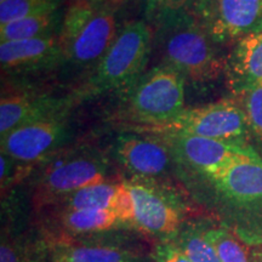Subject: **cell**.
Here are the masks:
<instances>
[{
    "label": "cell",
    "instance_id": "f1b7e54d",
    "mask_svg": "<svg viewBox=\"0 0 262 262\" xmlns=\"http://www.w3.org/2000/svg\"><path fill=\"white\" fill-rule=\"evenodd\" d=\"M74 3H81V4H86L91 6H104V5H112L113 0H71Z\"/></svg>",
    "mask_w": 262,
    "mask_h": 262
},
{
    "label": "cell",
    "instance_id": "4316f807",
    "mask_svg": "<svg viewBox=\"0 0 262 262\" xmlns=\"http://www.w3.org/2000/svg\"><path fill=\"white\" fill-rule=\"evenodd\" d=\"M204 0H166L157 18L179 14L185 11H194Z\"/></svg>",
    "mask_w": 262,
    "mask_h": 262
},
{
    "label": "cell",
    "instance_id": "ac0fdd59",
    "mask_svg": "<svg viewBox=\"0 0 262 262\" xmlns=\"http://www.w3.org/2000/svg\"><path fill=\"white\" fill-rule=\"evenodd\" d=\"M122 179L110 180V181L97 183L78 189L71 194L64 195L51 204L41 212H57V211H77V210H102L112 209L114 198L119 189Z\"/></svg>",
    "mask_w": 262,
    "mask_h": 262
},
{
    "label": "cell",
    "instance_id": "5b68a950",
    "mask_svg": "<svg viewBox=\"0 0 262 262\" xmlns=\"http://www.w3.org/2000/svg\"><path fill=\"white\" fill-rule=\"evenodd\" d=\"M185 84L186 78L176 70L157 66L127 90L124 114L137 127L164 125L185 110Z\"/></svg>",
    "mask_w": 262,
    "mask_h": 262
},
{
    "label": "cell",
    "instance_id": "2e32d148",
    "mask_svg": "<svg viewBox=\"0 0 262 262\" xmlns=\"http://www.w3.org/2000/svg\"><path fill=\"white\" fill-rule=\"evenodd\" d=\"M204 180L221 195L237 204L248 206L262 202V162L234 164Z\"/></svg>",
    "mask_w": 262,
    "mask_h": 262
},
{
    "label": "cell",
    "instance_id": "44dd1931",
    "mask_svg": "<svg viewBox=\"0 0 262 262\" xmlns=\"http://www.w3.org/2000/svg\"><path fill=\"white\" fill-rule=\"evenodd\" d=\"M206 235L221 262H257L250 251L251 245L226 226H214L209 222Z\"/></svg>",
    "mask_w": 262,
    "mask_h": 262
},
{
    "label": "cell",
    "instance_id": "52a82bcc",
    "mask_svg": "<svg viewBox=\"0 0 262 262\" xmlns=\"http://www.w3.org/2000/svg\"><path fill=\"white\" fill-rule=\"evenodd\" d=\"M152 245L139 232L118 228L48 247V262H149Z\"/></svg>",
    "mask_w": 262,
    "mask_h": 262
},
{
    "label": "cell",
    "instance_id": "30bf717a",
    "mask_svg": "<svg viewBox=\"0 0 262 262\" xmlns=\"http://www.w3.org/2000/svg\"><path fill=\"white\" fill-rule=\"evenodd\" d=\"M192 12L215 44L262 31V0H204Z\"/></svg>",
    "mask_w": 262,
    "mask_h": 262
},
{
    "label": "cell",
    "instance_id": "7a4b0ae2",
    "mask_svg": "<svg viewBox=\"0 0 262 262\" xmlns=\"http://www.w3.org/2000/svg\"><path fill=\"white\" fill-rule=\"evenodd\" d=\"M163 64L195 83L215 80L226 70L212 39L194 12L185 11L158 18Z\"/></svg>",
    "mask_w": 262,
    "mask_h": 262
},
{
    "label": "cell",
    "instance_id": "484cf974",
    "mask_svg": "<svg viewBox=\"0 0 262 262\" xmlns=\"http://www.w3.org/2000/svg\"><path fill=\"white\" fill-rule=\"evenodd\" d=\"M152 262H192L182 253L173 242L158 243L152 247L150 251Z\"/></svg>",
    "mask_w": 262,
    "mask_h": 262
},
{
    "label": "cell",
    "instance_id": "d6986e66",
    "mask_svg": "<svg viewBox=\"0 0 262 262\" xmlns=\"http://www.w3.org/2000/svg\"><path fill=\"white\" fill-rule=\"evenodd\" d=\"M64 12L62 10L32 15L0 26V42L60 34Z\"/></svg>",
    "mask_w": 262,
    "mask_h": 262
},
{
    "label": "cell",
    "instance_id": "cb8c5ba5",
    "mask_svg": "<svg viewBox=\"0 0 262 262\" xmlns=\"http://www.w3.org/2000/svg\"><path fill=\"white\" fill-rule=\"evenodd\" d=\"M243 108L248 118L249 130L262 148V88L243 94Z\"/></svg>",
    "mask_w": 262,
    "mask_h": 262
},
{
    "label": "cell",
    "instance_id": "9c48e42d",
    "mask_svg": "<svg viewBox=\"0 0 262 262\" xmlns=\"http://www.w3.org/2000/svg\"><path fill=\"white\" fill-rule=\"evenodd\" d=\"M112 156L130 176L170 182L175 160L158 135L136 129L123 131L114 140Z\"/></svg>",
    "mask_w": 262,
    "mask_h": 262
},
{
    "label": "cell",
    "instance_id": "3957f363",
    "mask_svg": "<svg viewBox=\"0 0 262 262\" xmlns=\"http://www.w3.org/2000/svg\"><path fill=\"white\" fill-rule=\"evenodd\" d=\"M150 40L152 32L146 21L127 22L75 96L83 100L131 89L142 77L149 60Z\"/></svg>",
    "mask_w": 262,
    "mask_h": 262
},
{
    "label": "cell",
    "instance_id": "7c38bea8",
    "mask_svg": "<svg viewBox=\"0 0 262 262\" xmlns=\"http://www.w3.org/2000/svg\"><path fill=\"white\" fill-rule=\"evenodd\" d=\"M118 32L112 5L100 6L63 48V61L74 68L93 71L113 44Z\"/></svg>",
    "mask_w": 262,
    "mask_h": 262
},
{
    "label": "cell",
    "instance_id": "8992f818",
    "mask_svg": "<svg viewBox=\"0 0 262 262\" xmlns=\"http://www.w3.org/2000/svg\"><path fill=\"white\" fill-rule=\"evenodd\" d=\"M150 134L162 137L171 149L175 164L196 178H210L238 163L262 162L257 150L249 143L206 139L185 134Z\"/></svg>",
    "mask_w": 262,
    "mask_h": 262
},
{
    "label": "cell",
    "instance_id": "7402d4cb",
    "mask_svg": "<svg viewBox=\"0 0 262 262\" xmlns=\"http://www.w3.org/2000/svg\"><path fill=\"white\" fill-rule=\"evenodd\" d=\"M63 0H4L0 3V26L32 15L61 10Z\"/></svg>",
    "mask_w": 262,
    "mask_h": 262
},
{
    "label": "cell",
    "instance_id": "ba28073f",
    "mask_svg": "<svg viewBox=\"0 0 262 262\" xmlns=\"http://www.w3.org/2000/svg\"><path fill=\"white\" fill-rule=\"evenodd\" d=\"M146 133H173L206 139L248 143L250 136L243 106L232 100H221L205 106L185 108L169 123L152 127H133Z\"/></svg>",
    "mask_w": 262,
    "mask_h": 262
},
{
    "label": "cell",
    "instance_id": "f546056e",
    "mask_svg": "<svg viewBox=\"0 0 262 262\" xmlns=\"http://www.w3.org/2000/svg\"><path fill=\"white\" fill-rule=\"evenodd\" d=\"M3 2H4V0H0V3H3Z\"/></svg>",
    "mask_w": 262,
    "mask_h": 262
},
{
    "label": "cell",
    "instance_id": "4fadbf2b",
    "mask_svg": "<svg viewBox=\"0 0 262 262\" xmlns=\"http://www.w3.org/2000/svg\"><path fill=\"white\" fill-rule=\"evenodd\" d=\"M73 103L71 97L29 93L3 94L0 100V137L25 124L64 117Z\"/></svg>",
    "mask_w": 262,
    "mask_h": 262
},
{
    "label": "cell",
    "instance_id": "83f0119b",
    "mask_svg": "<svg viewBox=\"0 0 262 262\" xmlns=\"http://www.w3.org/2000/svg\"><path fill=\"white\" fill-rule=\"evenodd\" d=\"M141 4L143 5L146 14L148 15V17H156L159 15L160 10H162L164 3L166 0H140Z\"/></svg>",
    "mask_w": 262,
    "mask_h": 262
},
{
    "label": "cell",
    "instance_id": "ffe728a7",
    "mask_svg": "<svg viewBox=\"0 0 262 262\" xmlns=\"http://www.w3.org/2000/svg\"><path fill=\"white\" fill-rule=\"evenodd\" d=\"M208 225L209 221L202 219H189L172 241L192 262H221L206 235Z\"/></svg>",
    "mask_w": 262,
    "mask_h": 262
},
{
    "label": "cell",
    "instance_id": "8fae6325",
    "mask_svg": "<svg viewBox=\"0 0 262 262\" xmlns=\"http://www.w3.org/2000/svg\"><path fill=\"white\" fill-rule=\"evenodd\" d=\"M64 117L32 122L0 137L2 153L26 165L35 166L63 149L70 139Z\"/></svg>",
    "mask_w": 262,
    "mask_h": 262
},
{
    "label": "cell",
    "instance_id": "603a6c76",
    "mask_svg": "<svg viewBox=\"0 0 262 262\" xmlns=\"http://www.w3.org/2000/svg\"><path fill=\"white\" fill-rule=\"evenodd\" d=\"M34 166L26 165L2 153L0 156V180H2L3 195L15 185L29 179Z\"/></svg>",
    "mask_w": 262,
    "mask_h": 262
},
{
    "label": "cell",
    "instance_id": "5bb4252c",
    "mask_svg": "<svg viewBox=\"0 0 262 262\" xmlns=\"http://www.w3.org/2000/svg\"><path fill=\"white\" fill-rule=\"evenodd\" d=\"M63 61L60 34L0 42L3 72L31 73L49 70Z\"/></svg>",
    "mask_w": 262,
    "mask_h": 262
},
{
    "label": "cell",
    "instance_id": "277c9868",
    "mask_svg": "<svg viewBox=\"0 0 262 262\" xmlns=\"http://www.w3.org/2000/svg\"><path fill=\"white\" fill-rule=\"evenodd\" d=\"M124 182L135 205V229L153 245L172 242L189 220V206L171 182L129 176Z\"/></svg>",
    "mask_w": 262,
    "mask_h": 262
},
{
    "label": "cell",
    "instance_id": "9a60e30c",
    "mask_svg": "<svg viewBox=\"0 0 262 262\" xmlns=\"http://www.w3.org/2000/svg\"><path fill=\"white\" fill-rule=\"evenodd\" d=\"M226 73L235 94L262 88V31L237 41L226 62Z\"/></svg>",
    "mask_w": 262,
    "mask_h": 262
},
{
    "label": "cell",
    "instance_id": "e0dca14e",
    "mask_svg": "<svg viewBox=\"0 0 262 262\" xmlns=\"http://www.w3.org/2000/svg\"><path fill=\"white\" fill-rule=\"evenodd\" d=\"M18 222L3 224L0 262H48V247L37 227L26 229Z\"/></svg>",
    "mask_w": 262,
    "mask_h": 262
},
{
    "label": "cell",
    "instance_id": "6da1fadb",
    "mask_svg": "<svg viewBox=\"0 0 262 262\" xmlns=\"http://www.w3.org/2000/svg\"><path fill=\"white\" fill-rule=\"evenodd\" d=\"M31 179L33 209L39 212L58 199L88 186L118 179L110 159L90 146L63 148L34 166Z\"/></svg>",
    "mask_w": 262,
    "mask_h": 262
},
{
    "label": "cell",
    "instance_id": "d4e9b609",
    "mask_svg": "<svg viewBox=\"0 0 262 262\" xmlns=\"http://www.w3.org/2000/svg\"><path fill=\"white\" fill-rule=\"evenodd\" d=\"M111 210L114 211V214L117 215L118 220L120 221L125 228L135 229V205H134V199L133 195L127 188V186L124 182V180L120 183L119 189L114 198L112 209Z\"/></svg>",
    "mask_w": 262,
    "mask_h": 262
}]
</instances>
